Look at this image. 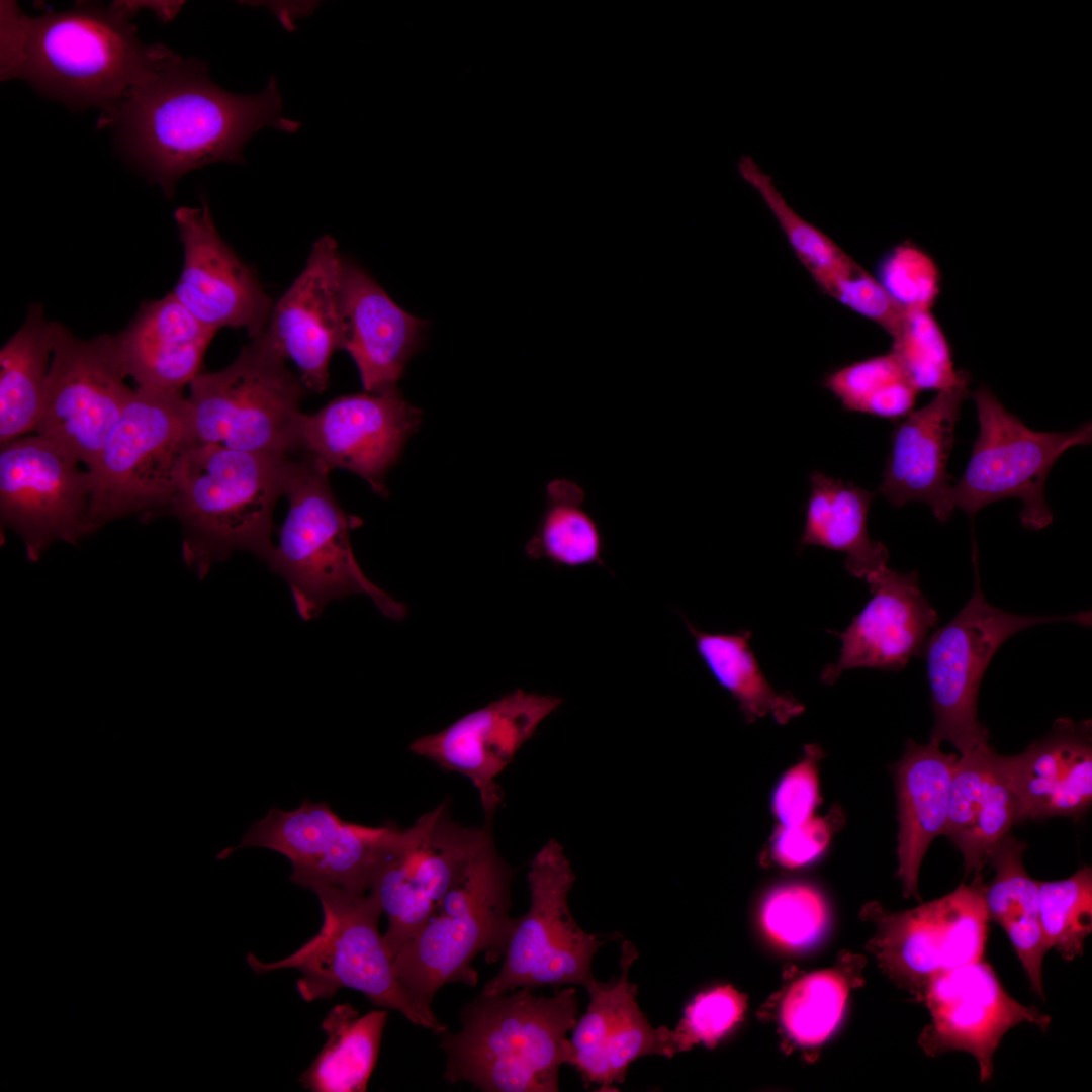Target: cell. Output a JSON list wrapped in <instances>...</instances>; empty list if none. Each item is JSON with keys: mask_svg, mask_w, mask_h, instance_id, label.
Segmentation results:
<instances>
[{"mask_svg": "<svg viewBox=\"0 0 1092 1092\" xmlns=\"http://www.w3.org/2000/svg\"><path fill=\"white\" fill-rule=\"evenodd\" d=\"M930 1014L918 1043L929 1057L952 1051L974 1057L982 1083L992 1079L993 1058L1004 1035L1029 1023L1045 1032L1051 1016L1019 1003L983 959L933 978L921 1000Z\"/></svg>", "mask_w": 1092, "mask_h": 1092, "instance_id": "18", "label": "cell"}, {"mask_svg": "<svg viewBox=\"0 0 1092 1092\" xmlns=\"http://www.w3.org/2000/svg\"><path fill=\"white\" fill-rule=\"evenodd\" d=\"M492 838V824L456 822L447 801L408 828L393 825L368 889L387 917L383 939L392 960Z\"/></svg>", "mask_w": 1092, "mask_h": 1092, "instance_id": "11", "label": "cell"}, {"mask_svg": "<svg viewBox=\"0 0 1092 1092\" xmlns=\"http://www.w3.org/2000/svg\"><path fill=\"white\" fill-rule=\"evenodd\" d=\"M822 755L818 745L806 746L803 758L778 782L771 810L779 826L799 825L813 817L820 803L818 764Z\"/></svg>", "mask_w": 1092, "mask_h": 1092, "instance_id": "47", "label": "cell"}, {"mask_svg": "<svg viewBox=\"0 0 1092 1092\" xmlns=\"http://www.w3.org/2000/svg\"><path fill=\"white\" fill-rule=\"evenodd\" d=\"M1016 823L1003 755L989 743L958 757L945 833L962 853L966 874L981 875L993 848Z\"/></svg>", "mask_w": 1092, "mask_h": 1092, "instance_id": "29", "label": "cell"}, {"mask_svg": "<svg viewBox=\"0 0 1092 1092\" xmlns=\"http://www.w3.org/2000/svg\"><path fill=\"white\" fill-rule=\"evenodd\" d=\"M974 590L961 611L927 639L922 656L927 667L934 723L930 738L951 743L960 754L988 743L978 719V693L984 673L1001 645L1031 626L1074 622L1091 625V612L1066 616H1025L990 605L980 586L973 550Z\"/></svg>", "mask_w": 1092, "mask_h": 1092, "instance_id": "10", "label": "cell"}, {"mask_svg": "<svg viewBox=\"0 0 1092 1092\" xmlns=\"http://www.w3.org/2000/svg\"><path fill=\"white\" fill-rule=\"evenodd\" d=\"M514 870L493 838L476 853L466 873L444 896L419 931L394 956L396 974L416 1006L438 1019L431 1005L448 983L477 984L472 962L504 958L517 918L510 915Z\"/></svg>", "mask_w": 1092, "mask_h": 1092, "instance_id": "6", "label": "cell"}, {"mask_svg": "<svg viewBox=\"0 0 1092 1092\" xmlns=\"http://www.w3.org/2000/svg\"><path fill=\"white\" fill-rule=\"evenodd\" d=\"M264 334L226 367L198 374L187 397L198 444L293 456L305 386Z\"/></svg>", "mask_w": 1092, "mask_h": 1092, "instance_id": "9", "label": "cell"}, {"mask_svg": "<svg viewBox=\"0 0 1092 1092\" xmlns=\"http://www.w3.org/2000/svg\"><path fill=\"white\" fill-rule=\"evenodd\" d=\"M573 986L552 996L533 988L487 995L463 1006L461 1027L436 1033L446 1055L444 1078L482 1092H556L570 1061L567 1033L577 1021Z\"/></svg>", "mask_w": 1092, "mask_h": 1092, "instance_id": "3", "label": "cell"}, {"mask_svg": "<svg viewBox=\"0 0 1092 1092\" xmlns=\"http://www.w3.org/2000/svg\"><path fill=\"white\" fill-rule=\"evenodd\" d=\"M1039 919L1049 949L1066 961L1081 957L1092 931V869L1069 878L1038 881Z\"/></svg>", "mask_w": 1092, "mask_h": 1092, "instance_id": "39", "label": "cell"}, {"mask_svg": "<svg viewBox=\"0 0 1092 1092\" xmlns=\"http://www.w3.org/2000/svg\"><path fill=\"white\" fill-rule=\"evenodd\" d=\"M744 1010L743 995L730 985L698 994L672 1029L676 1052H686L697 1043L714 1048L742 1019Z\"/></svg>", "mask_w": 1092, "mask_h": 1092, "instance_id": "45", "label": "cell"}, {"mask_svg": "<svg viewBox=\"0 0 1092 1092\" xmlns=\"http://www.w3.org/2000/svg\"><path fill=\"white\" fill-rule=\"evenodd\" d=\"M867 582L872 599L843 631H830L841 648L837 660L822 669L826 685L853 668L903 669L911 658L922 656L937 625L938 614L923 595L916 570L902 573L886 566Z\"/></svg>", "mask_w": 1092, "mask_h": 1092, "instance_id": "23", "label": "cell"}, {"mask_svg": "<svg viewBox=\"0 0 1092 1092\" xmlns=\"http://www.w3.org/2000/svg\"><path fill=\"white\" fill-rule=\"evenodd\" d=\"M800 544L845 554L848 573L866 581L887 566V547L871 539L868 516L875 494L851 482L815 471Z\"/></svg>", "mask_w": 1092, "mask_h": 1092, "instance_id": "30", "label": "cell"}, {"mask_svg": "<svg viewBox=\"0 0 1092 1092\" xmlns=\"http://www.w3.org/2000/svg\"><path fill=\"white\" fill-rule=\"evenodd\" d=\"M215 334L170 292L143 303L115 338L127 375L138 387L183 391L201 373L203 357Z\"/></svg>", "mask_w": 1092, "mask_h": 1092, "instance_id": "27", "label": "cell"}, {"mask_svg": "<svg viewBox=\"0 0 1092 1092\" xmlns=\"http://www.w3.org/2000/svg\"><path fill=\"white\" fill-rule=\"evenodd\" d=\"M175 53L145 46L110 5L82 2L37 17L1 3V79L20 78L71 108L111 107Z\"/></svg>", "mask_w": 1092, "mask_h": 1092, "instance_id": "2", "label": "cell"}, {"mask_svg": "<svg viewBox=\"0 0 1092 1092\" xmlns=\"http://www.w3.org/2000/svg\"><path fill=\"white\" fill-rule=\"evenodd\" d=\"M330 472L306 453L291 457L284 490L289 509L266 563L288 584L302 620L353 594L369 596L384 616L402 620L406 606L368 579L354 556L350 532L363 522L340 506Z\"/></svg>", "mask_w": 1092, "mask_h": 1092, "instance_id": "5", "label": "cell"}, {"mask_svg": "<svg viewBox=\"0 0 1092 1092\" xmlns=\"http://www.w3.org/2000/svg\"><path fill=\"white\" fill-rule=\"evenodd\" d=\"M421 412L395 387L336 397L299 422L300 450L330 471H351L380 495L384 478L418 429Z\"/></svg>", "mask_w": 1092, "mask_h": 1092, "instance_id": "19", "label": "cell"}, {"mask_svg": "<svg viewBox=\"0 0 1092 1092\" xmlns=\"http://www.w3.org/2000/svg\"><path fill=\"white\" fill-rule=\"evenodd\" d=\"M891 338L890 352L919 392L940 391L970 377L954 369L950 345L931 310L905 311Z\"/></svg>", "mask_w": 1092, "mask_h": 1092, "instance_id": "38", "label": "cell"}, {"mask_svg": "<svg viewBox=\"0 0 1092 1092\" xmlns=\"http://www.w3.org/2000/svg\"><path fill=\"white\" fill-rule=\"evenodd\" d=\"M823 385L845 411L888 420L910 414L919 393L891 352L840 367Z\"/></svg>", "mask_w": 1092, "mask_h": 1092, "instance_id": "36", "label": "cell"}, {"mask_svg": "<svg viewBox=\"0 0 1092 1092\" xmlns=\"http://www.w3.org/2000/svg\"><path fill=\"white\" fill-rule=\"evenodd\" d=\"M970 377L937 395L923 407L901 419L891 433V450L879 492L896 508L924 503L935 518L946 522L949 500L947 462L956 441V425L969 397Z\"/></svg>", "mask_w": 1092, "mask_h": 1092, "instance_id": "24", "label": "cell"}, {"mask_svg": "<svg viewBox=\"0 0 1092 1092\" xmlns=\"http://www.w3.org/2000/svg\"><path fill=\"white\" fill-rule=\"evenodd\" d=\"M940 743L933 738L928 744L908 740L894 766L899 822L897 876L904 896L918 900L921 862L932 841L945 833L959 757L943 752Z\"/></svg>", "mask_w": 1092, "mask_h": 1092, "instance_id": "28", "label": "cell"}, {"mask_svg": "<svg viewBox=\"0 0 1092 1092\" xmlns=\"http://www.w3.org/2000/svg\"><path fill=\"white\" fill-rule=\"evenodd\" d=\"M973 397L979 434L963 475L951 486V506L972 519L989 504L1019 498L1022 526L1045 528L1053 521L1044 495L1049 473L1066 450L1091 443V422L1067 432H1036L1006 410L987 386H980Z\"/></svg>", "mask_w": 1092, "mask_h": 1092, "instance_id": "12", "label": "cell"}, {"mask_svg": "<svg viewBox=\"0 0 1092 1092\" xmlns=\"http://www.w3.org/2000/svg\"><path fill=\"white\" fill-rule=\"evenodd\" d=\"M115 336L81 339L58 323L34 432L94 463L132 389Z\"/></svg>", "mask_w": 1092, "mask_h": 1092, "instance_id": "15", "label": "cell"}, {"mask_svg": "<svg viewBox=\"0 0 1092 1092\" xmlns=\"http://www.w3.org/2000/svg\"><path fill=\"white\" fill-rule=\"evenodd\" d=\"M682 620L698 656L717 684L736 701L746 722L771 716L785 725L803 713L802 703L788 693L777 692L764 676L749 644L750 631L711 633L684 616Z\"/></svg>", "mask_w": 1092, "mask_h": 1092, "instance_id": "34", "label": "cell"}, {"mask_svg": "<svg viewBox=\"0 0 1092 1092\" xmlns=\"http://www.w3.org/2000/svg\"><path fill=\"white\" fill-rule=\"evenodd\" d=\"M867 913L877 925L871 949L881 967L919 1000L933 978L984 959L990 920L981 875L915 908L891 913L871 904Z\"/></svg>", "mask_w": 1092, "mask_h": 1092, "instance_id": "16", "label": "cell"}, {"mask_svg": "<svg viewBox=\"0 0 1092 1092\" xmlns=\"http://www.w3.org/2000/svg\"><path fill=\"white\" fill-rule=\"evenodd\" d=\"M562 699L515 690L441 731L415 739L410 749L442 769L467 777L478 791L485 823L492 824L504 793L495 782Z\"/></svg>", "mask_w": 1092, "mask_h": 1092, "instance_id": "21", "label": "cell"}, {"mask_svg": "<svg viewBox=\"0 0 1092 1092\" xmlns=\"http://www.w3.org/2000/svg\"><path fill=\"white\" fill-rule=\"evenodd\" d=\"M111 8L122 16L131 19L141 8L153 10L160 20L173 19L183 6L181 1H114Z\"/></svg>", "mask_w": 1092, "mask_h": 1092, "instance_id": "49", "label": "cell"}, {"mask_svg": "<svg viewBox=\"0 0 1092 1092\" xmlns=\"http://www.w3.org/2000/svg\"><path fill=\"white\" fill-rule=\"evenodd\" d=\"M196 444L183 391L134 389L87 469L94 532L128 516L166 515L181 460Z\"/></svg>", "mask_w": 1092, "mask_h": 1092, "instance_id": "7", "label": "cell"}, {"mask_svg": "<svg viewBox=\"0 0 1092 1092\" xmlns=\"http://www.w3.org/2000/svg\"><path fill=\"white\" fill-rule=\"evenodd\" d=\"M343 265L335 239H317L301 272L274 303L263 332L276 351L297 366L305 388L315 393L328 388L331 358L340 349Z\"/></svg>", "mask_w": 1092, "mask_h": 1092, "instance_id": "22", "label": "cell"}, {"mask_svg": "<svg viewBox=\"0 0 1092 1092\" xmlns=\"http://www.w3.org/2000/svg\"><path fill=\"white\" fill-rule=\"evenodd\" d=\"M318 898L323 922L318 932L288 957L262 962L248 953L257 974L294 969L300 973L296 990L305 1002L326 1000L341 989L358 991L376 1007L402 1014L415 1025L435 1033L447 1027L425 1015L399 980L392 957L380 934L381 907L373 894H357L336 886L310 888Z\"/></svg>", "mask_w": 1092, "mask_h": 1092, "instance_id": "8", "label": "cell"}, {"mask_svg": "<svg viewBox=\"0 0 1092 1092\" xmlns=\"http://www.w3.org/2000/svg\"><path fill=\"white\" fill-rule=\"evenodd\" d=\"M818 287L852 311L873 321L891 337L898 330L905 310L886 293L875 276L860 265L845 274L814 278Z\"/></svg>", "mask_w": 1092, "mask_h": 1092, "instance_id": "46", "label": "cell"}, {"mask_svg": "<svg viewBox=\"0 0 1092 1092\" xmlns=\"http://www.w3.org/2000/svg\"><path fill=\"white\" fill-rule=\"evenodd\" d=\"M586 494L565 478L546 486L545 508L525 545L529 559H546L557 567H606L605 538L596 517L585 507Z\"/></svg>", "mask_w": 1092, "mask_h": 1092, "instance_id": "35", "label": "cell"}, {"mask_svg": "<svg viewBox=\"0 0 1092 1092\" xmlns=\"http://www.w3.org/2000/svg\"><path fill=\"white\" fill-rule=\"evenodd\" d=\"M574 881L563 847L549 840L530 864L529 910L517 918L500 970L485 984L483 994L523 987L586 988L595 980L592 961L605 940L585 932L571 915L568 894Z\"/></svg>", "mask_w": 1092, "mask_h": 1092, "instance_id": "13", "label": "cell"}, {"mask_svg": "<svg viewBox=\"0 0 1092 1092\" xmlns=\"http://www.w3.org/2000/svg\"><path fill=\"white\" fill-rule=\"evenodd\" d=\"M201 203L174 212L183 265L171 293L206 327L245 329L253 339L265 331L274 303L256 272L219 235L208 202Z\"/></svg>", "mask_w": 1092, "mask_h": 1092, "instance_id": "20", "label": "cell"}, {"mask_svg": "<svg viewBox=\"0 0 1092 1092\" xmlns=\"http://www.w3.org/2000/svg\"><path fill=\"white\" fill-rule=\"evenodd\" d=\"M0 446L1 525L18 535L30 561L55 542L76 545L94 532L90 474L74 455L38 434Z\"/></svg>", "mask_w": 1092, "mask_h": 1092, "instance_id": "14", "label": "cell"}, {"mask_svg": "<svg viewBox=\"0 0 1092 1092\" xmlns=\"http://www.w3.org/2000/svg\"><path fill=\"white\" fill-rule=\"evenodd\" d=\"M847 994L846 984L834 972H817L797 981L781 1008L788 1034L802 1045L821 1043L838 1024Z\"/></svg>", "mask_w": 1092, "mask_h": 1092, "instance_id": "41", "label": "cell"}, {"mask_svg": "<svg viewBox=\"0 0 1092 1092\" xmlns=\"http://www.w3.org/2000/svg\"><path fill=\"white\" fill-rule=\"evenodd\" d=\"M57 322L31 304L0 350V445L34 431L40 415Z\"/></svg>", "mask_w": 1092, "mask_h": 1092, "instance_id": "32", "label": "cell"}, {"mask_svg": "<svg viewBox=\"0 0 1092 1092\" xmlns=\"http://www.w3.org/2000/svg\"><path fill=\"white\" fill-rule=\"evenodd\" d=\"M638 958L635 946L625 941L622 946L621 975L611 982L596 979L586 987L589 1003L586 1012L576 1021L570 1042V1061L586 1085L598 1084L604 1090L612 1088L610 1068L603 1034L604 1022L611 1009L629 984L628 972Z\"/></svg>", "mask_w": 1092, "mask_h": 1092, "instance_id": "40", "label": "cell"}, {"mask_svg": "<svg viewBox=\"0 0 1092 1092\" xmlns=\"http://www.w3.org/2000/svg\"><path fill=\"white\" fill-rule=\"evenodd\" d=\"M425 326V321L398 306L369 273L344 258L340 349L355 362L365 391L396 386Z\"/></svg>", "mask_w": 1092, "mask_h": 1092, "instance_id": "26", "label": "cell"}, {"mask_svg": "<svg viewBox=\"0 0 1092 1092\" xmlns=\"http://www.w3.org/2000/svg\"><path fill=\"white\" fill-rule=\"evenodd\" d=\"M392 828L348 822L327 802L305 799L291 811L272 807L252 824L239 845L220 851L216 858L243 847H264L291 861L294 884L309 889L326 884L365 894Z\"/></svg>", "mask_w": 1092, "mask_h": 1092, "instance_id": "17", "label": "cell"}, {"mask_svg": "<svg viewBox=\"0 0 1092 1092\" xmlns=\"http://www.w3.org/2000/svg\"><path fill=\"white\" fill-rule=\"evenodd\" d=\"M282 115L275 77L252 95L212 82L205 62L178 54L101 111L98 126L112 127L125 157L165 196L189 172L215 162L244 163L243 148L261 128L295 132Z\"/></svg>", "mask_w": 1092, "mask_h": 1092, "instance_id": "1", "label": "cell"}, {"mask_svg": "<svg viewBox=\"0 0 1092 1092\" xmlns=\"http://www.w3.org/2000/svg\"><path fill=\"white\" fill-rule=\"evenodd\" d=\"M291 457L213 444L187 451L166 515L180 523L183 560L200 578L238 551L266 562Z\"/></svg>", "mask_w": 1092, "mask_h": 1092, "instance_id": "4", "label": "cell"}, {"mask_svg": "<svg viewBox=\"0 0 1092 1092\" xmlns=\"http://www.w3.org/2000/svg\"><path fill=\"white\" fill-rule=\"evenodd\" d=\"M637 986L629 983L606 1025V1054L611 1080L623 1083L629 1065L644 1056L672 1058L677 1054L672 1029L653 1027L637 1001Z\"/></svg>", "mask_w": 1092, "mask_h": 1092, "instance_id": "42", "label": "cell"}, {"mask_svg": "<svg viewBox=\"0 0 1092 1092\" xmlns=\"http://www.w3.org/2000/svg\"><path fill=\"white\" fill-rule=\"evenodd\" d=\"M827 906L822 895L804 884L776 888L761 906L765 932L777 943L802 948L815 941L827 922Z\"/></svg>", "mask_w": 1092, "mask_h": 1092, "instance_id": "43", "label": "cell"}, {"mask_svg": "<svg viewBox=\"0 0 1092 1092\" xmlns=\"http://www.w3.org/2000/svg\"><path fill=\"white\" fill-rule=\"evenodd\" d=\"M737 171L772 213L797 258L812 278L845 274L858 265L830 237L804 219L788 204L772 178L751 157L741 156L737 162Z\"/></svg>", "mask_w": 1092, "mask_h": 1092, "instance_id": "37", "label": "cell"}, {"mask_svg": "<svg viewBox=\"0 0 1092 1092\" xmlns=\"http://www.w3.org/2000/svg\"><path fill=\"white\" fill-rule=\"evenodd\" d=\"M1003 762L1016 805V823L1079 818L1092 802L1090 720L1059 718L1048 735Z\"/></svg>", "mask_w": 1092, "mask_h": 1092, "instance_id": "25", "label": "cell"}, {"mask_svg": "<svg viewBox=\"0 0 1092 1092\" xmlns=\"http://www.w3.org/2000/svg\"><path fill=\"white\" fill-rule=\"evenodd\" d=\"M387 1009L366 1014L350 1003L335 1005L321 1027L327 1040L298 1082L311 1092H364L378 1060Z\"/></svg>", "mask_w": 1092, "mask_h": 1092, "instance_id": "33", "label": "cell"}, {"mask_svg": "<svg viewBox=\"0 0 1092 1092\" xmlns=\"http://www.w3.org/2000/svg\"><path fill=\"white\" fill-rule=\"evenodd\" d=\"M835 817H812L795 826H779L770 843V854L780 866L795 869L821 856L830 843Z\"/></svg>", "mask_w": 1092, "mask_h": 1092, "instance_id": "48", "label": "cell"}, {"mask_svg": "<svg viewBox=\"0 0 1092 1092\" xmlns=\"http://www.w3.org/2000/svg\"><path fill=\"white\" fill-rule=\"evenodd\" d=\"M876 279L903 310H931L941 288L940 270L922 248L905 241L880 260Z\"/></svg>", "mask_w": 1092, "mask_h": 1092, "instance_id": "44", "label": "cell"}, {"mask_svg": "<svg viewBox=\"0 0 1092 1092\" xmlns=\"http://www.w3.org/2000/svg\"><path fill=\"white\" fill-rule=\"evenodd\" d=\"M1026 844L1008 833L991 851L988 863L995 875L984 885L990 921L1007 935L1032 991L1044 1000L1042 962L1050 950L1039 919L1038 881L1023 863Z\"/></svg>", "mask_w": 1092, "mask_h": 1092, "instance_id": "31", "label": "cell"}]
</instances>
